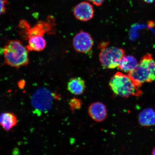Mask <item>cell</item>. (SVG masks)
Listing matches in <instances>:
<instances>
[{
  "label": "cell",
  "instance_id": "8",
  "mask_svg": "<svg viewBox=\"0 0 155 155\" xmlns=\"http://www.w3.org/2000/svg\"><path fill=\"white\" fill-rule=\"evenodd\" d=\"M88 112L93 120L97 122H101L107 116V110L104 104L101 102L93 103L89 107Z\"/></svg>",
  "mask_w": 155,
  "mask_h": 155
},
{
  "label": "cell",
  "instance_id": "15",
  "mask_svg": "<svg viewBox=\"0 0 155 155\" xmlns=\"http://www.w3.org/2000/svg\"><path fill=\"white\" fill-rule=\"evenodd\" d=\"M7 3V0H0V15L5 12Z\"/></svg>",
  "mask_w": 155,
  "mask_h": 155
},
{
  "label": "cell",
  "instance_id": "10",
  "mask_svg": "<svg viewBox=\"0 0 155 155\" xmlns=\"http://www.w3.org/2000/svg\"><path fill=\"white\" fill-rule=\"evenodd\" d=\"M18 120L15 114L5 112L0 115V125L6 131H9L17 124Z\"/></svg>",
  "mask_w": 155,
  "mask_h": 155
},
{
  "label": "cell",
  "instance_id": "14",
  "mask_svg": "<svg viewBox=\"0 0 155 155\" xmlns=\"http://www.w3.org/2000/svg\"><path fill=\"white\" fill-rule=\"evenodd\" d=\"M82 104L81 101L77 98L71 99L69 102V106L72 111H76L80 109Z\"/></svg>",
  "mask_w": 155,
  "mask_h": 155
},
{
  "label": "cell",
  "instance_id": "18",
  "mask_svg": "<svg viewBox=\"0 0 155 155\" xmlns=\"http://www.w3.org/2000/svg\"><path fill=\"white\" fill-rule=\"evenodd\" d=\"M145 3H152L155 0H143Z\"/></svg>",
  "mask_w": 155,
  "mask_h": 155
},
{
  "label": "cell",
  "instance_id": "16",
  "mask_svg": "<svg viewBox=\"0 0 155 155\" xmlns=\"http://www.w3.org/2000/svg\"><path fill=\"white\" fill-rule=\"evenodd\" d=\"M96 6H100L104 3L105 0H88Z\"/></svg>",
  "mask_w": 155,
  "mask_h": 155
},
{
  "label": "cell",
  "instance_id": "11",
  "mask_svg": "<svg viewBox=\"0 0 155 155\" xmlns=\"http://www.w3.org/2000/svg\"><path fill=\"white\" fill-rule=\"evenodd\" d=\"M28 40V45L26 47L28 51L40 52L46 47V42L43 36H33L29 38Z\"/></svg>",
  "mask_w": 155,
  "mask_h": 155
},
{
  "label": "cell",
  "instance_id": "6",
  "mask_svg": "<svg viewBox=\"0 0 155 155\" xmlns=\"http://www.w3.org/2000/svg\"><path fill=\"white\" fill-rule=\"evenodd\" d=\"M94 41L88 32L81 30L75 35L73 40L74 48L79 53L86 54L92 50Z\"/></svg>",
  "mask_w": 155,
  "mask_h": 155
},
{
  "label": "cell",
  "instance_id": "12",
  "mask_svg": "<svg viewBox=\"0 0 155 155\" xmlns=\"http://www.w3.org/2000/svg\"><path fill=\"white\" fill-rule=\"evenodd\" d=\"M138 63L134 56L125 55L122 58L117 68L122 71L129 73L136 67Z\"/></svg>",
  "mask_w": 155,
  "mask_h": 155
},
{
  "label": "cell",
  "instance_id": "1",
  "mask_svg": "<svg viewBox=\"0 0 155 155\" xmlns=\"http://www.w3.org/2000/svg\"><path fill=\"white\" fill-rule=\"evenodd\" d=\"M3 54L6 63L10 66L18 68L29 63L28 50L19 40L8 41L3 48Z\"/></svg>",
  "mask_w": 155,
  "mask_h": 155
},
{
  "label": "cell",
  "instance_id": "17",
  "mask_svg": "<svg viewBox=\"0 0 155 155\" xmlns=\"http://www.w3.org/2000/svg\"><path fill=\"white\" fill-rule=\"evenodd\" d=\"M18 86L19 88H24L25 85V82L24 81H20L18 83Z\"/></svg>",
  "mask_w": 155,
  "mask_h": 155
},
{
  "label": "cell",
  "instance_id": "9",
  "mask_svg": "<svg viewBox=\"0 0 155 155\" xmlns=\"http://www.w3.org/2000/svg\"><path fill=\"white\" fill-rule=\"evenodd\" d=\"M86 83L80 77H74L70 79L67 84V89L71 94L80 95L84 92Z\"/></svg>",
  "mask_w": 155,
  "mask_h": 155
},
{
  "label": "cell",
  "instance_id": "2",
  "mask_svg": "<svg viewBox=\"0 0 155 155\" xmlns=\"http://www.w3.org/2000/svg\"><path fill=\"white\" fill-rule=\"evenodd\" d=\"M128 74L139 88L143 83L155 81V60L152 55L148 53L143 56L136 67Z\"/></svg>",
  "mask_w": 155,
  "mask_h": 155
},
{
  "label": "cell",
  "instance_id": "19",
  "mask_svg": "<svg viewBox=\"0 0 155 155\" xmlns=\"http://www.w3.org/2000/svg\"><path fill=\"white\" fill-rule=\"evenodd\" d=\"M152 154L155 155V148H154V150H153L152 151Z\"/></svg>",
  "mask_w": 155,
  "mask_h": 155
},
{
  "label": "cell",
  "instance_id": "5",
  "mask_svg": "<svg viewBox=\"0 0 155 155\" xmlns=\"http://www.w3.org/2000/svg\"><path fill=\"white\" fill-rule=\"evenodd\" d=\"M52 101L51 93L47 89L42 88L37 91L33 95L32 104L35 109L41 112L48 111Z\"/></svg>",
  "mask_w": 155,
  "mask_h": 155
},
{
  "label": "cell",
  "instance_id": "4",
  "mask_svg": "<svg viewBox=\"0 0 155 155\" xmlns=\"http://www.w3.org/2000/svg\"><path fill=\"white\" fill-rule=\"evenodd\" d=\"M125 55V50L123 48L106 46L101 49L99 58L103 67L113 69L117 67L122 58Z\"/></svg>",
  "mask_w": 155,
  "mask_h": 155
},
{
  "label": "cell",
  "instance_id": "7",
  "mask_svg": "<svg viewBox=\"0 0 155 155\" xmlns=\"http://www.w3.org/2000/svg\"><path fill=\"white\" fill-rule=\"evenodd\" d=\"M73 13L75 18L78 20L87 22L94 17V10L90 3L84 1L75 6L73 10Z\"/></svg>",
  "mask_w": 155,
  "mask_h": 155
},
{
  "label": "cell",
  "instance_id": "13",
  "mask_svg": "<svg viewBox=\"0 0 155 155\" xmlns=\"http://www.w3.org/2000/svg\"><path fill=\"white\" fill-rule=\"evenodd\" d=\"M139 121L144 127L155 125V111L150 108L143 110L139 114Z\"/></svg>",
  "mask_w": 155,
  "mask_h": 155
},
{
  "label": "cell",
  "instance_id": "3",
  "mask_svg": "<svg viewBox=\"0 0 155 155\" xmlns=\"http://www.w3.org/2000/svg\"><path fill=\"white\" fill-rule=\"evenodd\" d=\"M109 85L112 91L123 97H140L142 92L128 75L120 72L116 73L111 79Z\"/></svg>",
  "mask_w": 155,
  "mask_h": 155
}]
</instances>
